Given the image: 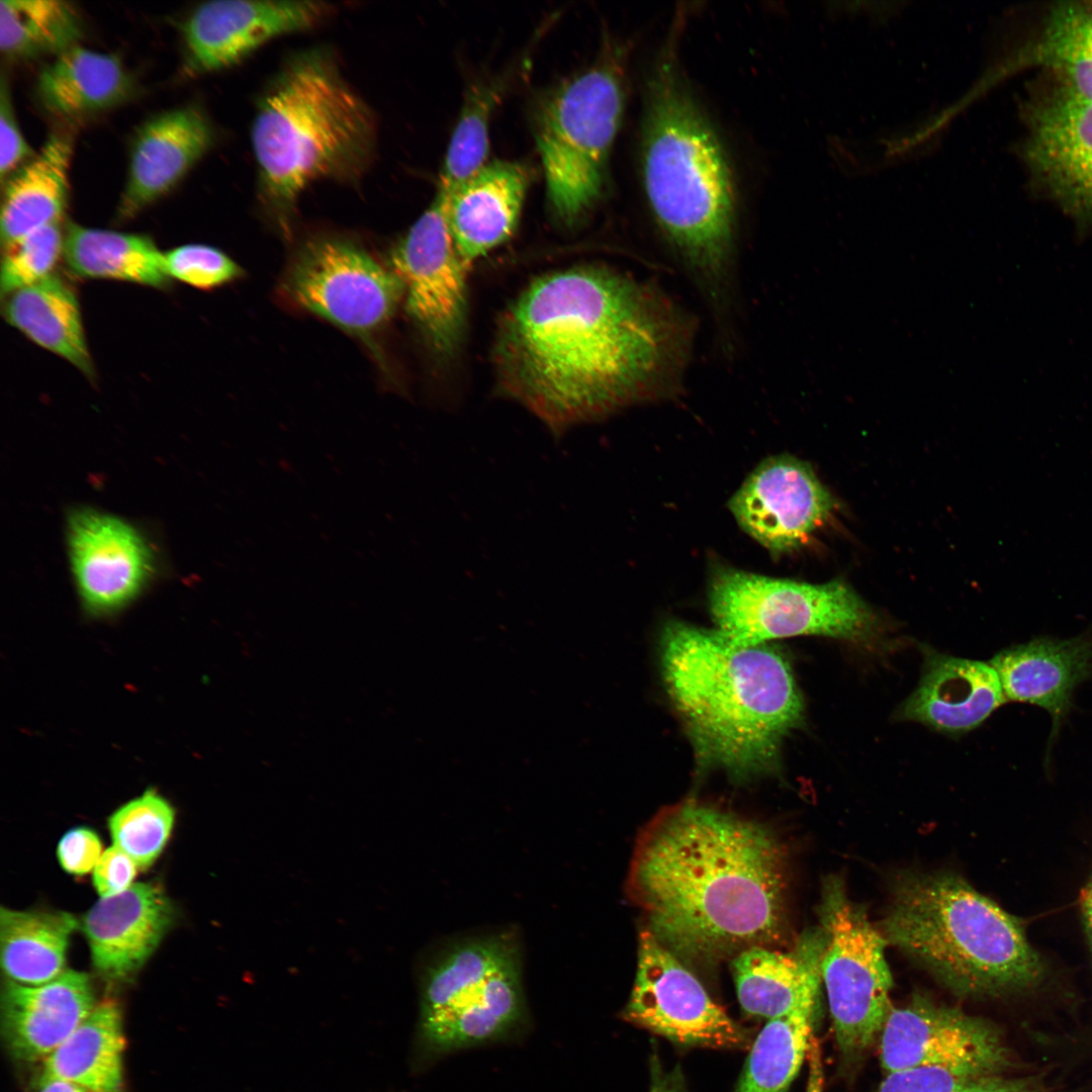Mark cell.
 I'll return each mask as SVG.
<instances>
[{
  "mask_svg": "<svg viewBox=\"0 0 1092 1092\" xmlns=\"http://www.w3.org/2000/svg\"><path fill=\"white\" fill-rule=\"evenodd\" d=\"M649 1092H687L678 1068L673 1071H665L656 1054H653L650 1059Z\"/></svg>",
  "mask_w": 1092,
  "mask_h": 1092,
  "instance_id": "45",
  "label": "cell"
},
{
  "mask_svg": "<svg viewBox=\"0 0 1092 1092\" xmlns=\"http://www.w3.org/2000/svg\"><path fill=\"white\" fill-rule=\"evenodd\" d=\"M76 925L74 916L66 912L1 907V966L8 980L35 986L60 976Z\"/></svg>",
  "mask_w": 1092,
  "mask_h": 1092,
  "instance_id": "33",
  "label": "cell"
},
{
  "mask_svg": "<svg viewBox=\"0 0 1092 1092\" xmlns=\"http://www.w3.org/2000/svg\"><path fill=\"white\" fill-rule=\"evenodd\" d=\"M880 1061L887 1073L919 1066H943L984 1077L1008 1064L996 1029L963 1011L916 997L891 1008L880 1033Z\"/></svg>",
  "mask_w": 1092,
  "mask_h": 1092,
  "instance_id": "14",
  "label": "cell"
},
{
  "mask_svg": "<svg viewBox=\"0 0 1092 1092\" xmlns=\"http://www.w3.org/2000/svg\"><path fill=\"white\" fill-rule=\"evenodd\" d=\"M500 88L492 82L470 90L448 145L438 190L450 195L486 165L489 117Z\"/></svg>",
  "mask_w": 1092,
  "mask_h": 1092,
  "instance_id": "36",
  "label": "cell"
},
{
  "mask_svg": "<svg viewBox=\"0 0 1092 1092\" xmlns=\"http://www.w3.org/2000/svg\"><path fill=\"white\" fill-rule=\"evenodd\" d=\"M978 1078L960 1069L919 1066L888 1073L879 1092H959Z\"/></svg>",
  "mask_w": 1092,
  "mask_h": 1092,
  "instance_id": "40",
  "label": "cell"
},
{
  "mask_svg": "<svg viewBox=\"0 0 1092 1092\" xmlns=\"http://www.w3.org/2000/svg\"><path fill=\"white\" fill-rule=\"evenodd\" d=\"M517 962H521V948L511 932L467 938L448 946L423 971L420 1019L471 998Z\"/></svg>",
  "mask_w": 1092,
  "mask_h": 1092,
  "instance_id": "29",
  "label": "cell"
},
{
  "mask_svg": "<svg viewBox=\"0 0 1092 1092\" xmlns=\"http://www.w3.org/2000/svg\"><path fill=\"white\" fill-rule=\"evenodd\" d=\"M175 812L155 790L125 803L109 818L113 845L125 852L139 869L149 868L165 847Z\"/></svg>",
  "mask_w": 1092,
  "mask_h": 1092,
  "instance_id": "37",
  "label": "cell"
},
{
  "mask_svg": "<svg viewBox=\"0 0 1092 1092\" xmlns=\"http://www.w3.org/2000/svg\"><path fill=\"white\" fill-rule=\"evenodd\" d=\"M94 1007L90 981L84 973L64 971L35 986L7 980L1 996L3 1034L16 1058L46 1059Z\"/></svg>",
  "mask_w": 1092,
  "mask_h": 1092,
  "instance_id": "20",
  "label": "cell"
},
{
  "mask_svg": "<svg viewBox=\"0 0 1092 1092\" xmlns=\"http://www.w3.org/2000/svg\"><path fill=\"white\" fill-rule=\"evenodd\" d=\"M786 888V853L774 833L696 800L648 822L627 880L649 930L672 952L706 962L776 942Z\"/></svg>",
  "mask_w": 1092,
  "mask_h": 1092,
  "instance_id": "2",
  "label": "cell"
},
{
  "mask_svg": "<svg viewBox=\"0 0 1092 1092\" xmlns=\"http://www.w3.org/2000/svg\"><path fill=\"white\" fill-rule=\"evenodd\" d=\"M449 195L438 190L391 254L402 283L405 308L429 345L451 352L465 317V276L448 221Z\"/></svg>",
  "mask_w": 1092,
  "mask_h": 1092,
  "instance_id": "12",
  "label": "cell"
},
{
  "mask_svg": "<svg viewBox=\"0 0 1092 1092\" xmlns=\"http://www.w3.org/2000/svg\"><path fill=\"white\" fill-rule=\"evenodd\" d=\"M661 658L668 695L704 763L742 779L776 767L784 737L804 712L781 652L671 621Z\"/></svg>",
  "mask_w": 1092,
  "mask_h": 1092,
  "instance_id": "3",
  "label": "cell"
},
{
  "mask_svg": "<svg viewBox=\"0 0 1092 1092\" xmlns=\"http://www.w3.org/2000/svg\"><path fill=\"white\" fill-rule=\"evenodd\" d=\"M1011 64L1041 68L1057 84L1092 102V1L1055 4Z\"/></svg>",
  "mask_w": 1092,
  "mask_h": 1092,
  "instance_id": "32",
  "label": "cell"
},
{
  "mask_svg": "<svg viewBox=\"0 0 1092 1092\" xmlns=\"http://www.w3.org/2000/svg\"><path fill=\"white\" fill-rule=\"evenodd\" d=\"M529 183L530 174L524 165L494 161L449 195V228L467 270L512 236Z\"/></svg>",
  "mask_w": 1092,
  "mask_h": 1092,
  "instance_id": "22",
  "label": "cell"
},
{
  "mask_svg": "<svg viewBox=\"0 0 1092 1092\" xmlns=\"http://www.w3.org/2000/svg\"><path fill=\"white\" fill-rule=\"evenodd\" d=\"M71 139L54 133L40 152L6 180L1 205L2 247L26 234L62 221L68 202Z\"/></svg>",
  "mask_w": 1092,
  "mask_h": 1092,
  "instance_id": "27",
  "label": "cell"
},
{
  "mask_svg": "<svg viewBox=\"0 0 1092 1092\" xmlns=\"http://www.w3.org/2000/svg\"><path fill=\"white\" fill-rule=\"evenodd\" d=\"M643 179L664 234L698 274L724 270L734 228V191L723 149L670 55L648 89Z\"/></svg>",
  "mask_w": 1092,
  "mask_h": 1092,
  "instance_id": "5",
  "label": "cell"
},
{
  "mask_svg": "<svg viewBox=\"0 0 1092 1092\" xmlns=\"http://www.w3.org/2000/svg\"><path fill=\"white\" fill-rule=\"evenodd\" d=\"M67 533L75 582L91 613L109 614L126 606L153 574L150 547L119 518L76 510L69 516Z\"/></svg>",
  "mask_w": 1092,
  "mask_h": 1092,
  "instance_id": "17",
  "label": "cell"
},
{
  "mask_svg": "<svg viewBox=\"0 0 1092 1092\" xmlns=\"http://www.w3.org/2000/svg\"><path fill=\"white\" fill-rule=\"evenodd\" d=\"M136 868L135 862L115 845L103 851L93 870V884L100 897H110L129 888Z\"/></svg>",
  "mask_w": 1092,
  "mask_h": 1092,
  "instance_id": "43",
  "label": "cell"
},
{
  "mask_svg": "<svg viewBox=\"0 0 1092 1092\" xmlns=\"http://www.w3.org/2000/svg\"><path fill=\"white\" fill-rule=\"evenodd\" d=\"M36 1092H88L84 1088L71 1082L50 1079L40 1080V1086Z\"/></svg>",
  "mask_w": 1092,
  "mask_h": 1092,
  "instance_id": "47",
  "label": "cell"
},
{
  "mask_svg": "<svg viewBox=\"0 0 1092 1092\" xmlns=\"http://www.w3.org/2000/svg\"><path fill=\"white\" fill-rule=\"evenodd\" d=\"M65 229L54 222L2 247L0 288L4 296L53 274L64 254Z\"/></svg>",
  "mask_w": 1092,
  "mask_h": 1092,
  "instance_id": "38",
  "label": "cell"
},
{
  "mask_svg": "<svg viewBox=\"0 0 1092 1092\" xmlns=\"http://www.w3.org/2000/svg\"><path fill=\"white\" fill-rule=\"evenodd\" d=\"M815 1003L768 1019L752 1043L734 1092H787L812 1036Z\"/></svg>",
  "mask_w": 1092,
  "mask_h": 1092,
  "instance_id": "34",
  "label": "cell"
},
{
  "mask_svg": "<svg viewBox=\"0 0 1092 1092\" xmlns=\"http://www.w3.org/2000/svg\"><path fill=\"white\" fill-rule=\"evenodd\" d=\"M33 157V152L17 124L7 83L2 77L0 91V173L4 182Z\"/></svg>",
  "mask_w": 1092,
  "mask_h": 1092,
  "instance_id": "41",
  "label": "cell"
},
{
  "mask_svg": "<svg viewBox=\"0 0 1092 1092\" xmlns=\"http://www.w3.org/2000/svg\"><path fill=\"white\" fill-rule=\"evenodd\" d=\"M823 946L820 928L796 952L751 946L736 954L732 973L742 1009L771 1019L816 1002Z\"/></svg>",
  "mask_w": 1092,
  "mask_h": 1092,
  "instance_id": "24",
  "label": "cell"
},
{
  "mask_svg": "<svg viewBox=\"0 0 1092 1092\" xmlns=\"http://www.w3.org/2000/svg\"><path fill=\"white\" fill-rule=\"evenodd\" d=\"M334 11L331 3L308 0L202 3L183 24L186 73L232 67L270 40L314 28Z\"/></svg>",
  "mask_w": 1092,
  "mask_h": 1092,
  "instance_id": "16",
  "label": "cell"
},
{
  "mask_svg": "<svg viewBox=\"0 0 1092 1092\" xmlns=\"http://www.w3.org/2000/svg\"><path fill=\"white\" fill-rule=\"evenodd\" d=\"M809 1073L806 1092H822L823 1090V1065L821 1046L818 1038L812 1034L807 1053Z\"/></svg>",
  "mask_w": 1092,
  "mask_h": 1092,
  "instance_id": "46",
  "label": "cell"
},
{
  "mask_svg": "<svg viewBox=\"0 0 1092 1092\" xmlns=\"http://www.w3.org/2000/svg\"><path fill=\"white\" fill-rule=\"evenodd\" d=\"M171 279L198 289H212L243 275L242 268L222 251L207 245L187 244L164 253Z\"/></svg>",
  "mask_w": 1092,
  "mask_h": 1092,
  "instance_id": "39",
  "label": "cell"
},
{
  "mask_svg": "<svg viewBox=\"0 0 1092 1092\" xmlns=\"http://www.w3.org/2000/svg\"><path fill=\"white\" fill-rule=\"evenodd\" d=\"M283 288L297 305L363 339L389 322L403 295L391 267L335 237H316L300 246Z\"/></svg>",
  "mask_w": 1092,
  "mask_h": 1092,
  "instance_id": "10",
  "label": "cell"
},
{
  "mask_svg": "<svg viewBox=\"0 0 1092 1092\" xmlns=\"http://www.w3.org/2000/svg\"><path fill=\"white\" fill-rule=\"evenodd\" d=\"M959 1092H1042L1027 1079H1007L998 1075L980 1077Z\"/></svg>",
  "mask_w": 1092,
  "mask_h": 1092,
  "instance_id": "44",
  "label": "cell"
},
{
  "mask_svg": "<svg viewBox=\"0 0 1092 1092\" xmlns=\"http://www.w3.org/2000/svg\"><path fill=\"white\" fill-rule=\"evenodd\" d=\"M62 868L69 874L85 875L94 870L101 856V842L94 831L77 827L66 832L57 848Z\"/></svg>",
  "mask_w": 1092,
  "mask_h": 1092,
  "instance_id": "42",
  "label": "cell"
},
{
  "mask_svg": "<svg viewBox=\"0 0 1092 1092\" xmlns=\"http://www.w3.org/2000/svg\"><path fill=\"white\" fill-rule=\"evenodd\" d=\"M880 931L960 995L1018 990L1041 974L1017 920L954 874L900 876Z\"/></svg>",
  "mask_w": 1092,
  "mask_h": 1092,
  "instance_id": "6",
  "label": "cell"
},
{
  "mask_svg": "<svg viewBox=\"0 0 1092 1092\" xmlns=\"http://www.w3.org/2000/svg\"><path fill=\"white\" fill-rule=\"evenodd\" d=\"M133 81L118 58L75 46L44 67L37 93L52 113L77 118L126 100Z\"/></svg>",
  "mask_w": 1092,
  "mask_h": 1092,
  "instance_id": "28",
  "label": "cell"
},
{
  "mask_svg": "<svg viewBox=\"0 0 1092 1092\" xmlns=\"http://www.w3.org/2000/svg\"><path fill=\"white\" fill-rule=\"evenodd\" d=\"M63 258L80 278L107 279L153 288L171 282L162 253L148 236L90 229L69 222Z\"/></svg>",
  "mask_w": 1092,
  "mask_h": 1092,
  "instance_id": "31",
  "label": "cell"
},
{
  "mask_svg": "<svg viewBox=\"0 0 1092 1092\" xmlns=\"http://www.w3.org/2000/svg\"><path fill=\"white\" fill-rule=\"evenodd\" d=\"M624 102L616 63L601 61L568 78L544 98L535 139L552 209L564 222L599 198Z\"/></svg>",
  "mask_w": 1092,
  "mask_h": 1092,
  "instance_id": "7",
  "label": "cell"
},
{
  "mask_svg": "<svg viewBox=\"0 0 1092 1092\" xmlns=\"http://www.w3.org/2000/svg\"><path fill=\"white\" fill-rule=\"evenodd\" d=\"M81 27L79 14L66 1L0 2V48L10 58L58 56L77 46Z\"/></svg>",
  "mask_w": 1092,
  "mask_h": 1092,
  "instance_id": "35",
  "label": "cell"
},
{
  "mask_svg": "<svg viewBox=\"0 0 1092 1092\" xmlns=\"http://www.w3.org/2000/svg\"><path fill=\"white\" fill-rule=\"evenodd\" d=\"M624 1018L682 1045L735 1049L743 1027L649 929L640 933L637 972Z\"/></svg>",
  "mask_w": 1092,
  "mask_h": 1092,
  "instance_id": "11",
  "label": "cell"
},
{
  "mask_svg": "<svg viewBox=\"0 0 1092 1092\" xmlns=\"http://www.w3.org/2000/svg\"><path fill=\"white\" fill-rule=\"evenodd\" d=\"M819 916L824 935L820 976L826 989L837 1048L848 1063L880 1035L891 1010L892 976L886 939L852 901L843 880L823 883Z\"/></svg>",
  "mask_w": 1092,
  "mask_h": 1092,
  "instance_id": "9",
  "label": "cell"
},
{
  "mask_svg": "<svg viewBox=\"0 0 1092 1092\" xmlns=\"http://www.w3.org/2000/svg\"><path fill=\"white\" fill-rule=\"evenodd\" d=\"M6 322L37 346L95 376L78 298L71 286L53 274L2 296Z\"/></svg>",
  "mask_w": 1092,
  "mask_h": 1092,
  "instance_id": "25",
  "label": "cell"
},
{
  "mask_svg": "<svg viewBox=\"0 0 1092 1092\" xmlns=\"http://www.w3.org/2000/svg\"><path fill=\"white\" fill-rule=\"evenodd\" d=\"M1083 909L1088 931L1092 940V880L1083 895Z\"/></svg>",
  "mask_w": 1092,
  "mask_h": 1092,
  "instance_id": "48",
  "label": "cell"
},
{
  "mask_svg": "<svg viewBox=\"0 0 1092 1092\" xmlns=\"http://www.w3.org/2000/svg\"><path fill=\"white\" fill-rule=\"evenodd\" d=\"M709 603L716 631L738 645L799 635L859 643L872 640L878 628L871 608L839 579L812 584L715 563Z\"/></svg>",
  "mask_w": 1092,
  "mask_h": 1092,
  "instance_id": "8",
  "label": "cell"
},
{
  "mask_svg": "<svg viewBox=\"0 0 1092 1092\" xmlns=\"http://www.w3.org/2000/svg\"><path fill=\"white\" fill-rule=\"evenodd\" d=\"M834 505L808 463L783 454L759 463L728 507L746 534L770 553L781 555L807 543Z\"/></svg>",
  "mask_w": 1092,
  "mask_h": 1092,
  "instance_id": "15",
  "label": "cell"
},
{
  "mask_svg": "<svg viewBox=\"0 0 1092 1092\" xmlns=\"http://www.w3.org/2000/svg\"><path fill=\"white\" fill-rule=\"evenodd\" d=\"M671 311L607 267L533 280L503 312L493 363L503 391L560 437L647 395L679 350Z\"/></svg>",
  "mask_w": 1092,
  "mask_h": 1092,
  "instance_id": "1",
  "label": "cell"
},
{
  "mask_svg": "<svg viewBox=\"0 0 1092 1092\" xmlns=\"http://www.w3.org/2000/svg\"><path fill=\"white\" fill-rule=\"evenodd\" d=\"M1006 701L1046 710L1051 740L1072 706L1075 688L1092 676V633L1071 639L1036 638L998 652L990 661Z\"/></svg>",
  "mask_w": 1092,
  "mask_h": 1092,
  "instance_id": "21",
  "label": "cell"
},
{
  "mask_svg": "<svg viewBox=\"0 0 1092 1092\" xmlns=\"http://www.w3.org/2000/svg\"><path fill=\"white\" fill-rule=\"evenodd\" d=\"M213 129L206 115L185 106L156 115L133 139L117 219L134 217L168 193L207 152Z\"/></svg>",
  "mask_w": 1092,
  "mask_h": 1092,
  "instance_id": "18",
  "label": "cell"
},
{
  "mask_svg": "<svg viewBox=\"0 0 1092 1092\" xmlns=\"http://www.w3.org/2000/svg\"><path fill=\"white\" fill-rule=\"evenodd\" d=\"M124 1045L120 1010L103 1001L46 1058L41 1080L71 1082L88 1092H122Z\"/></svg>",
  "mask_w": 1092,
  "mask_h": 1092,
  "instance_id": "30",
  "label": "cell"
},
{
  "mask_svg": "<svg viewBox=\"0 0 1092 1092\" xmlns=\"http://www.w3.org/2000/svg\"><path fill=\"white\" fill-rule=\"evenodd\" d=\"M260 203L288 233L311 183H354L370 168L377 123L330 49L287 57L261 92L251 129Z\"/></svg>",
  "mask_w": 1092,
  "mask_h": 1092,
  "instance_id": "4",
  "label": "cell"
},
{
  "mask_svg": "<svg viewBox=\"0 0 1092 1092\" xmlns=\"http://www.w3.org/2000/svg\"><path fill=\"white\" fill-rule=\"evenodd\" d=\"M524 1012L521 962H517L497 973L471 998L420 1019L421 1041L434 1054L477 1045L509 1032Z\"/></svg>",
  "mask_w": 1092,
  "mask_h": 1092,
  "instance_id": "26",
  "label": "cell"
},
{
  "mask_svg": "<svg viewBox=\"0 0 1092 1092\" xmlns=\"http://www.w3.org/2000/svg\"><path fill=\"white\" fill-rule=\"evenodd\" d=\"M173 914L169 899L153 883H134L100 898L83 925L96 970L112 980L134 974L161 942Z\"/></svg>",
  "mask_w": 1092,
  "mask_h": 1092,
  "instance_id": "19",
  "label": "cell"
},
{
  "mask_svg": "<svg viewBox=\"0 0 1092 1092\" xmlns=\"http://www.w3.org/2000/svg\"><path fill=\"white\" fill-rule=\"evenodd\" d=\"M1006 702L990 663L929 654L921 680L900 709L902 718L939 731L972 730Z\"/></svg>",
  "mask_w": 1092,
  "mask_h": 1092,
  "instance_id": "23",
  "label": "cell"
},
{
  "mask_svg": "<svg viewBox=\"0 0 1092 1092\" xmlns=\"http://www.w3.org/2000/svg\"><path fill=\"white\" fill-rule=\"evenodd\" d=\"M1025 108L1031 177L1066 212L1092 224V102L1055 82Z\"/></svg>",
  "mask_w": 1092,
  "mask_h": 1092,
  "instance_id": "13",
  "label": "cell"
}]
</instances>
